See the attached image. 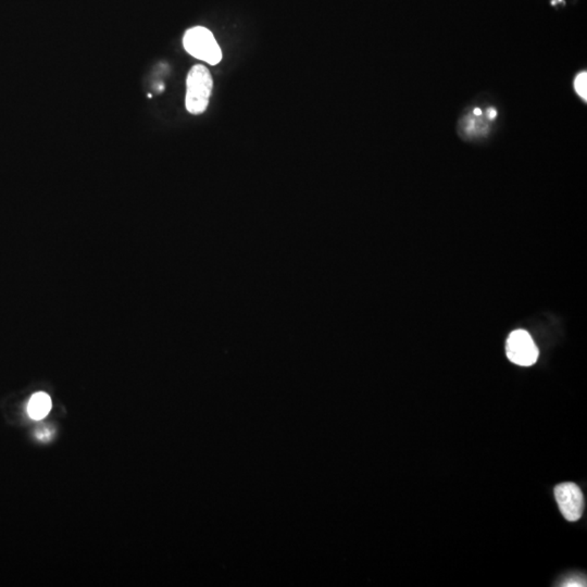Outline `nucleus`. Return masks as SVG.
<instances>
[{
  "mask_svg": "<svg viewBox=\"0 0 587 587\" xmlns=\"http://www.w3.org/2000/svg\"><path fill=\"white\" fill-rule=\"evenodd\" d=\"M555 497L566 520L576 522L584 511V496L578 485L563 483L555 487Z\"/></svg>",
  "mask_w": 587,
  "mask_h": 587,
  "instance_id": "nucleus-4",
  "label": "nucleus"
},
{
  "mask_svg": "<svg viewBox=\"0 0 587 587\" xmlns=\"http://www.w3.org/2000/svg\"><path fill=\"white\" fill-rule=\"evenodd\" d=\"M487 115H489V119L494 120L496 117H497V111H496L494 108H489V111H487Z\"/></svg>",
  "mask_w": 587,
  "mask_h": 587,
  "instance_id": "nucleus-7",
  "label": "nucleus"
},
{
  "mask_svg": "<svg viewBox=\"0 0 587 587\" xmlns=\"http://www.w3.org/2000/svg\"><path fill=\"white\" fill-rule=\"evenodd\" d=\"M474 115H482V111H481V109H479V108H475V109H474Z\"/></svg>",
  "mask_w": 587,
  "mask_h": 587,
  "instance_id": "nucleus-8",
  "label": "nucleus"
},
{
  "mask_svg": "<svg viewBox=\"0 0 587 587\" xmlns=\"http://www.w3.org/2000/svg\"><path fill=\"white\" fill-rule=\"evenodd\" d=\"M186 86V109L192 115H202L208 108L214 88L212 74L204 66H194L188 72Z\"/></svg>",
  "mask_w": 587,
  "mask_h": 587,
  "instance_id": "nucleus-1",
  "label": "nucleus"
},
{
  "mask_svg": "<svg viewBox=\"0 0 587 587\" xmlns=\"http://www.w3.org/2000/svg\"><path fill=\"white\" fill-rule=\"evenodd\" d=\"M560 1H561V0H560Z\"/></svg>",
  "mask_w": 587,
  "mask_h": 587,
  "instance_id": "nucleus-9",
  "label": "nucleus"
},
{
  "mask_svg": "<svg viewBox=\"0 0 587 587\" xmlns=\"http://www.w3.org/2000/svg\"><path fill=\"white\" fill-rule=\"evenodd\" d=\"M506 353L508 359L514 365L530 367L539 359V351L526 330H516L508 336Z\"/></svg>",
  "mask_w": 587,
  "mask_h": 587,
  "instance_id": "nucleus-3",
  "label": "nucleus"
},
{
  "mask_svg": "<svg viewBox=\"0 0 587 587\" xmlns=\"http://www.w3.org/2000/svg\"><path fill=\"white\" fill-rule=\"evenodd\" d=\"M574 88H576V93L584 99V101L587 100V73L586 72H582V73L578 74L576 76V80H574Z\"/></svg>",
  "mask_w": 587,
  "mask_h": 587,
  "instance_id": "nucleus-6",
  "label": "nucleus"
},
{
  "mask_svg": "<svg viewBox=\"0 0 587 587\" xmlns=\"http://www.w3.org/2000/svg\"><path fill=\"white\" fill-rule=\"evenodd\" d=\"M51 409V397L46 393L39 392L33 395L28 402V412L34 420L44 419Z\"/></svg>",
  "mask_w": 587,
  "mask_h": 587,
  "instance_id": "nucleus-5",
  "label": "nucleus"
},
{
  "mask_svg": "<svg viewBox=\"0 0 587 587\" xmlns=\"http://www.w3.org/2000/svg\"><path fill=\"white\" fill-rule=\"evenodd\" d=\"M185 51L196 59L216 66L222 59V51L214 34L202 26L189 28L183 37Z\"/></svg>",
  "mask_w": 587,
  "mask_h": 587,
  "instance_id": "nucleus-2",
  "label": "nucleus"
}]
</instances>
